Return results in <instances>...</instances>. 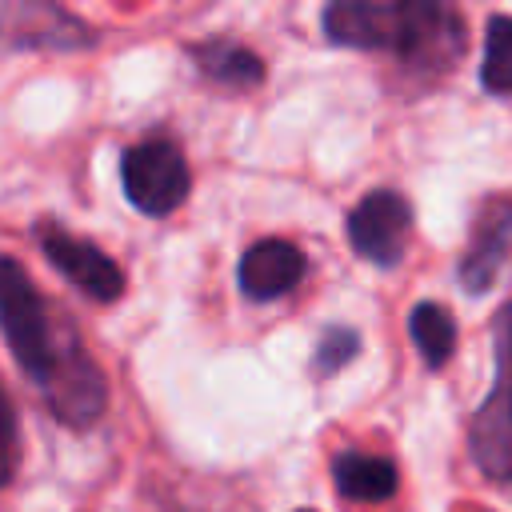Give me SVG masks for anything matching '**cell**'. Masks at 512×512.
<instances>
[{"label":"cell","instance_id":"9","mask_svg":"<svg viewBox=\"0 0 512 512\" xmlns=\"http://www.w3.org/2000/svg\"><path fill=\"white\" fill-rule=\"evenodd\" d=\"M332 476H336L340 496H348L356 504H380L396 492V464L384 456L344 452V456H336Z\"/></svg>","mask_w":512,"mask_h":512},{"label":"cell","instance_id":"10","mask_svg":"<svg viewBox=\"0 0 512 512\" xmlns=\"http://www.w3.org/2000/svg\"><path fill=\"white\" fill-rule=\"evenodd\" d=\"M192 60L200 64L204 76H212V80H220V84H228V88H252V84H260V76H264V60H260L256 52L232 44V40L196 44V48H192Z\"/></svg>","mask_w":512,"mask_h":512},{"label":"cell","instance_id":"6","mask_svg":"<svg viewBox=\"0 0 512 512\" xmlns=\"http://www.w3.org/2000/svg\"><path fill=\"white\" fill-rule=\"evenodd\" d=\"M40 248L52 260V268L64 272L84 296H92V300H116L124 292V272L96 244H88L80 236H68L64 228H52V232H40Z\"/></svg>","mask_w":512,"mask_h":512},{"label":"cell","instance_id":"13","mask_svg":"<svg viewBox=\"0 0 512 512\" xmlns=\"http://www.w3.org/2000/svg\"><path fill=\"white\" fill-rule=\"evenodd\" d=\"M356 348H360V336H356L352 328H328V332L320 336V344H316L312 368H316L320 376H332L340 364H348V360L356 356Z\"/></svg>","mask_w":512,"mask_h":512},{"label":"cell","instance_id":"12","mask_svg":"<svg viewBox=\"0 0 512 512\" xmlns=\"http://www.w3.org/2000/svg\"><path fill=\"white\" fill-rule=\"evenodd\" d=\"M480 84L496 96L512 92V16H492L484 32V64Z\"/></svg>","mask_w":512,"mask_h":512},{"label":"cell","instance_id":"1","mask_svg":"<svg viewBox=\"0 0 512 512\" xmlns=\"http://www.w3.org/2000/svg\"><path fill=\"white\" fill-rule=\"evenodd\" d=\"M324 36L344 48H388L444 68L464 48V20L428 0H336L324 8Z\"/></svg>","mask_w":512,"mask_h":512},{"label":"cell","instance_id":"7","mask_svg":"<svg viewBox=\"0 0 512 512\" xmlns=\"http://www.w3.org/2000/svg\"><path fill=\"white\" fill-rule=\"evenodd\" d=\"M508 256H512V200H488L476 216L472 244L460 264L464 288L484 292L496 280V272L508 264Z\"/></svg>","mask_w":512,"mask_h":512},{"label":"cell","instance_id":"5","mask_svg":"<svg viewBox=\"0 0 512 512\" xmlns=\"http://www.w3.org/2000/svg\"><path fill=\"white\" fill-rule=\"evenodd\" d=\"M412 208L400 192L376 188L348 212V244L372 264H396L404 256Z\"/></svg>","mask_w":512,"mask_h":512},{"label":"cell","instance_id":"4","mask_svg":"<svg viewBox=\"0 0 512 512\" xmlns=\"http://www.w3.org/2000/svg\"><path fill=\"white\" fill-rule=\"evenodd\" d=\"M120 184L136 212L168 216L188 196V164L172 140H140L120 156Z\"/></svg>","mask_w":512,"mask_h":512},{"label":"cell","instance_id":"8","mask_svg":"<svg viewBox=\"0 0 512 512\" xmlns=\"http://www.w3.org/2000/svg\"><path fill=\"white\" fill-rule=\"evenodd\" d=\"M304 280V252L288 240H256L240 256V288L252 300H276Z\"/></svg>","mask_w":512,"mask_h":512},{"label":"cell","instance_id":"11","mask_svg":"<svg viewBox=\"0 0 512 512\" xmlns=\"http://www.w3.org/2000/svg\"><path fill=\"white\" fill-rule=\"evenodd\" d=\"M408 336L420 348V356H424L428 368L448 364V356L456 352V320L436 300H424V304H416L408 312Z\"/></svg>","mask_w":512,"mask_h":512},{"label":"cell","instance_id":"2","mask_svg":"<svg viewBox=\"0 0 512 512\" xmlns=\"http://www.w3.org/2000/svg\"><path fill=\"white\" fill-rule=\"evenodd\" d=\"M0 316H4V340L12 356L32 380H40V388H52V380L80 356L76 344L64 348L60 328L52 324L44 300L36 296V288L28 284L24 268L12 256L0 260Z\"/></svg>","mask_w":512,"mask_h":512},{"label":"cell","instance_id":"3","mask_svg":"<svg viewBox=\"0 0 512 512\" xmlns=\"http://www.w3.org/2000/svg\"><path fill=\"white\" fill-rule=\"evenodd\" d=\"M496 384L468 424V448L484 476L512 480V304L496 312Z\"/></svg>","mask_w":512,"mask_h":512}]
</instances>
